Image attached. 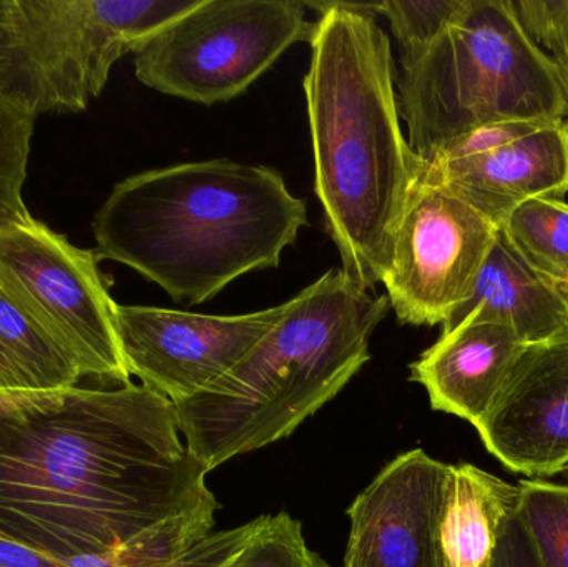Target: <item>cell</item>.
<instances>
[{"label": "cell", "mask_w": 568, "mask_h": 567, "mask_svg": "<svg viewBox=\"0 0 568 567\" xmlns=\"http://www.w3.org/2000/svg\"><path fill=\"white\" fill-rule=\"evenodd\" d=\"M497 233L473 206L419 179L397 226L384 280L397 322L443 325L469 296Z\"/></svg>", "instance_id": "cell-9"}, {"label": "cell", "mask_w": 568, "mask_h": 567, "mask_svg": "<svg viewBox=\"0 0 568 567\" xmlns=\"http://www.w3.org/2000/svg\"><path fill=\"white\" fill-rule=\"evenodd\" d=\"M266 516L239 528L210 533L180 555L170 567H230L265 525Z\"/></svg>", "instance_id": "cell-25"}, {"label": "cell", "mask_w": 568, "mask_h": 567, "mask_svg": "<svg viewBox=\"0 0 568 567\" xmlns=\"http://www.w3.org/2000/svg\"><path fill=\"white\" fill-rule=\"evenodd\" d=\"M526 346L507 326L463 323L409 366L410 382L424 386L433 409L479 429Z\"/></svg>", "instance_id": "cell-14"}, {"label": "cell", "mask_w": 568, "mask_h": 567, "mask_svg": "<svg viewBox=\"0 0 568 567\" xmlns=\"http://www.w3.org/2000/svg\"><path fill=\"white\" fill-rule=\"evenodd\" d=\"M529 36L537 45L542 47L552 57L568 99V23L546 27V29L536 30Z\"/></svg>", "instance_id": "cell-31"}, {"label": "cell", "mask_w": 568, "mask_h": 567, "mask_svg": "<svg viewBox=\"0 0 568 567\" xmlns=\"http://www.w3.org/2000/svg\"><path fill=\"white\" fill-rule=\"evenodd\" d=\"M514 7L527 33L568 23V0H514Z\"/></svg>", "instance_id": "cell-29"}, {"label": "cell", "mask_w": 568, "mask_h": 567, "mask_svg": "<svg viewBox=\"0 0 568 567\" xmlns=\"http://www.w3.org/2000/svg\"><path fill=\"white\" fill-rule=\"evenodd\" d=\"M420 180L453 193L500 229L529 200L567 195L568 122L540 126L484 155L424 162Z\"/></svg>", "instance_id": "cell-13"}, {"label": "cell", "mask_w": 568, "mask_h": 567, "mask_svg": "<svg viewBox=\"0 0 568 567\" xmlns=\"http://www.w3.org/2000/svg\"><path fill=\"white\" fill-rule=\"evenodd\" d=\"M540 126L537 123L527 122H497L487 123V125L477 126L470 130L466 135L450 142L444 146L433 159H467V156L484 155V153L493 152L500 146L509 145L529 133L536 132ZM429 160V162H430Z\"/></svg>", "instance_id": "cell-26"}, {"label": "cell", "mask_w": 568, "mask_h": 567, "mask_svg": "<svg viewBox=\"0 0 568 567\" xmlns=\"http://www.w3.org/2000/svg\"><path fill=\"white\" fill-rule=\"evenodd\" d=\"M0 102L40 115V93L12 17V0H0Z\"/></svg>", "instance_id": "cell-24"}, {"label": "cell", "mask_w": 568, "mask_h": 567, "mask_svg": "<svg viewBox=\"0 0 568 567\" xmlns=\"http://www.w3.org/2000/svg\"><path fill=\"white\" fill-rule=\"evenodd\" d=\"M560 290H562L564 295L568 300V276L564 279L562 282L559 283Z\"/></svg>", "instance_id": "cell-33"}, {"label": "cell", "mask_w": 568, "mask_h": 567, "mask_svg": "<svg viewBox=\"0 0 568 567\" xmlns=\"http://www.w3.org/2000/svg\"><path fill=\"white\" fill-rule=\"evenodd\" d=\"M449 465L423 449L389 463L354 499L341 567H440Z\"/></svg>", "instance_id": "cell-11"}, {"label": "cell", "mask_w": 568, "mask_h": 567, "mask_svg": "<svg viewBox=\"0 0 568 567\" xmlns=\"http://www.w3.org/2000/svg\"><path fill=\"white\" fill-rule=\"evenodd\" d=\"M215 502L175 405L132 382L73 386L0 443V528L60 559L109 551Z\"/></svg>", "instance_id": "cell-1"}, {"label": "cell", "mask_w": 568, "mask_h": 567, "mask_svg": "<svg viewBox=\"0 0 568 567\" xmlns=\"http://www.w3.org/2000/svg\"><path fill=\"white\" fill-rule=\"evenodd\" d=\"M307 225L303 199L272 166L203 160L113 186L93 219L100 260L200 305L255 270L276 269Z\"/></svg>", "instance_id": "cell-3"}, {"label": "cell", "mask_w": 568, "mask_h": 567, "mask_svg": "<svg viewBox=\"0 0 568 567\" xmlns=\"http://www.w3.org/2000/svg\"><path fill=\"white\" fill-rule=\"evenodd\" d=\"M493 567H544L517 513L504 531Z\"/></svg>", "instance_id": "cell-28"}, {"label": "cell", "mask_w": 568, "mask_h": 567, "mask_svg": "<svg viewBox=\"0 0 568 567\" xmlns=\"http://www.w3.org/2000/svg\"><path fill=\"white\" fill-rule=\"evenodd\" d=\"M400 67V119L423 162L487 123L568 122L556 62L530 39L514 0H463L443 32Z\"/></svg>", "instance_id": "cell-5"}, {"label": "cell", "mask_w": 568, "mask_h": 567, "mask_svg": "<svg viewBox=\"0 0 568 567\" xmlns=\"http://www.w3.org/2000/svg\"><path fill=\"white\" fill-rule=\"evenodd\" d=\"M70 389L45 393L0 392V443L17 426L62 405Z\"/></svg>", "instance_id": "cell-27"}, {"label": "cell", "mask_w": 568, "mask_h": 567, "mask_svg": "<svg viewBox=\"0 0 568 567\" xmlns=\"http://www.w3.org/2000/svg\"><path fill=\"white\" fill-rule=\"evenodd\" d=\"M304 3L320 13L303 80L314 192L341 270L369 292L384 285L424 162L400 125L399 75L376 2Z\"/></svg>", "instance_id": "cell-2"}, {"label": "cell", "mask_w": 568, "mask_h": 567, "mask_svg": "<svg viewBox=\"0 0 568 567\" xmlns=\"http://www.w3.org/2000/svg\"><path fill=\"white\" fill-rule=\"evenodd\" d=\"M460 6L463 0H384L376 2V16L389 20L400 62H406L443 32Z\"/></svg>", "instance_id": "cell-22"}, {"label": "cell", "mask_w": 568, "mask_h": 567, "mask_svg": "<svg viewBox=\"0 0 568 567\" xmlns=\"http://www.w3.org/2000/svg\"><path fill=\"white\" fill-rule=\"evenodd\" d=\"M37 117L0 102V229L32 219L23 185Z\"/></svg>", "instance_id": "cell-21"}, {"label": "cell", "mask_w": 568, "mask_h": 567, "mask_svg": "<svg viewBox=\"0 0 568 567\" xmlns=\"http://www.w3.org/2000/svg\"><path fill=\"white\" fill-rule=\"evenodd\" d=\"M517 516L544 567H568V485L524 479Z\"/></svg>", "instance_id": "cell-20"}, {"label": "cell", "mask_w": 568, "mask_h": 567, "mask_svg": "<svg viewBox=\"0 0 568 567\" xmlns=\"http://www.w3.org/2000/svg\"><path fill=\"white\" fill-rule=\"evenodd\" d=\"M95 250L30 219L0 229V295L30 320L82 378L130 383L115 310Z\"/></svg>", "instance_id": "cell-7"}, {"label": "cell", "mask_w": 568, "mask_h": 567, "mask_svg": "<svg viewBox=\"0 0 568 567\" xmlns=\"http://www.w3.org/2000/svg\"><path fill=\"white\" fill-rule=\"evenodd\" d=\"M220 503H209L165 519L109 551L72 556L67 567H170L180 555L205 538L215 526Z\"/></svg>", "instance_id": "cell-18"}, {"label": "cell", "mask_w": 568, "mask_h": 567, "mask_svg": "<svg viewBox=\"0 0 568 567\" xmlns=\"http://www.w3.org/2000/svg\"><path fill=\"white\" fill-rule=\"evenodd\" d=\"M202 0H12L40 113H75L109 82L112 67Z\"/></svg>", "instance_id": "cell-8"}, {"label": "cell", "mask_w": 568, "mask_h": 567, "mask_svg": "<svg viewBox=\"0 0 568 567\" xmlns=\"http://www.w3.org/2000/svg\"><path fill=\"white\" fill-rule=\"evenodd\" d=\"M477 433L510 472L556 478L568 463V333L526 346Z\"/></svg>", "instance_id": "cell-12"}, {"label": "cell", "mask_w": 568, "mask_h": 567, "mask_svg": "<svg viewBox=\"0 0 568 567\" xmlns=\"http://www.w3.org/2000/svg\"><path fill=\"white\" fill-rule=\"evenodd\" d=\"M230 567H327L304 541L303 529L286 513L266 516L265 525Z\"/></svg>", "instance_id": "cell-23"}, {"label": "cell", "mask_w": 568, "mask_h": 567, "mask_svg": "<svg viewBox=\"0 0 568 567\" xmlns=\"http://www.w3.org/2000/svg\"><path fill=\"white\" fill-rule=\"evenodd\" d=\"M331 269L286 302L278 325L223 378L175 403L180 435L206 469L287 438L369 362L374 330L389 313Z\"/></svg>", "instance_id": "cell-4"}, {"label": "cell", "mask_w": 568, "mask_h": 567, "mask_svg": "<svg viewBox=\"0 0 568 567\" xmlns=\"http://www.w3.org/2000/svg\"><path fill=\"white\" fill-rule=\"evenodd\" d=\"M514 252L540 275L560 283L568 276V203L534 199L500 226Z\"/></svg>", "instance_id": "cell-19"}, {"label": "cell", "mask_w": 568, "mask_h": 567, "mask_svg": "<svg viewBox=\"0 0 568 567\" xmlns=\"http://www.w3.org/2000/svg\"><path fill=\"white\" fill-rule=\"evenodd\" d=\"M284 310L286 303L248 315L215 316L116 305L115 323L129 375L175 405L235 368L278 325Z\"/></svg>", "instance_id": "cell-10"}, {"label": "cell", "mask_w": 568, "mask_h": 567, "mask_svg": "<svg viewBox=\"0 0 568 567\" xmlns=\"http://www.w3.org/2000/svg\"><path fill=\"white\" fill-rule=\"evenodd\" d=\"M300 0H202L135 52L143 85L212 107L248 90L314 22Z\"/></svg>", "instance_id": "cell-6"}, {"label": "cell", "mask_w": 568, "mask_h": 567, "mask_svg": "<svg viewBox=\"0 0 568 567\" xmlns=\"http://www.w3.org/2000/svg\"><path fill=\"white\" fill-rule=\"evenodd\" d=\"M556 478L559 479L560 483H566V485H568V463L559 473H557Z\"/></svg>", "instance_id": "cell-32"}, {"label": "cell", "mask_w": 568, "mask_h": 567, "mask_svg": "<svg viewBox=\"0 0 568 567\" xmlns=\"http://www.w3.org/2000/svg\"><path fill=\"white\" fill-rule=\"evenodd\" d=\"M80 379L59 346L0 295V392H60Z\"/></svg>", "instance_id": "cell-17"}, {"label": "cell", "mask_w": 568, "mask_h": 567, "mask_svg": "<svg viewBox=\"0 0 568 567\" xmlns=\"http://www.w3.org/2000/svg\"><path fill=\"white\" fill-rule=\"evenodd\" d=\"M0 567H67L63 559L13 538L0 528Z\"/></svg>", "instance_id": "cell-30"}, {"label": "cell", "mask_w": 568, "mask_h": 567, "mask_svg": "<svg viewBox=\"0 0 568 567\" xmlns=\"http://www.w3.org/2000/svg\"><path fill=\"white\" fill-rule=\"evenodd\" d=\"M519 505V486L469 463L449 465L439 525L440 567H493Z\"/></svg>", "instance_id": "cell-16"}, {"label": "cell", "mask_w": 568, "mask_h": 567, "mask_svg": "<svg viewBox=\"0 0 568 567\" xmlns=\"http://www.w3.org/2000/svg\"><path fill=\"white\" fill-rule=\"evenodd\" d=\"M473 322L507 326L524 345H537L568 333V300L559 283L530 269L499 230L466 302L440 326L447 333Z\"/></svg>", "instance_id": "cell-15"}]
</instances>
